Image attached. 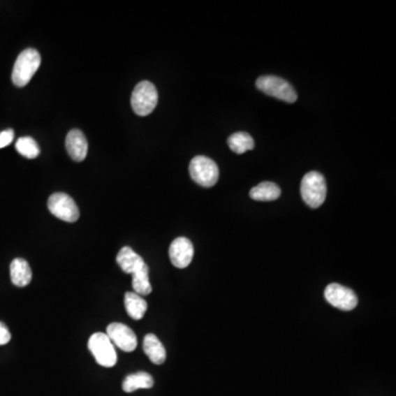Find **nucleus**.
<instances>
[{"instance_id": "1", "label": "nucleus", "mask_w": 396, "mask_h": 396, "mask_svg": "<svg viewBox=\"0 0 396 396\" xmlns=\"http://www.w3.org/2000/svg\"><path fill=\"white\" fill-rule=\"evenodd\" d=\"M41 64V55L36 49H26L17 57L13 65V84L18 87H24L34 78L36 71L39 70Z\"/></svg>"}, {"instance_id": "2", "label": "nucleus", "mask_w": 396, "mask_h": 396, "mask_svg": "<svg viewBox=\"0 0 396 396\" xmlns=\"http://www.w3.org/2000/svg\"><path fill=\"white\" fill-rule=\"evenodd\" d=\"M300 194L309 207H321L327 196V184L324 175L316 171L308 172L300 183Z\"/></svg>"}, {"instance_id": "3", "label": "nucleus", "mask_w": 396, "mask_h": 396, "mask_svg": "<svg viewBox=\"0 0 396 396\" xmlns=\"http://www.w3.org/2000/svg\"><path fill=\"white\" fill-rule=\"evenodd\" d=\"M159 95L156 86L148 80H143L132 91L131 106L139 116H148L158 105Z\"/></svg>"}, {"instance_id": "4", "label": "nucleus", "mask_w": 396, "mask_h": 396, "mask_svg": "<svg viewBox=\"0 0 396 396\" xmlns=\"http://www.w3.org/2000/svg\"><path fill=\"white\" fill-rule=\"evenodd\" d=\"M189 174L200 186L212 187L219 179V168L212 159L197 156L189 163Z\"/></svg>"}, {"instance_id": "5", "label": "nucleus", "mask_w": 396, "mask_h": 396, "mask_svg": "<svg viewBox=\"0 0 396 396\" xmlns=\"http://www.w3.org/2000/svg\"><path fill=\"white\" fill-rule=\"evenodd\" d=\"M256 87L262 93L286 101L290 104L298 101V94H296L295 89L286 80L277 78V76H261L256 80Z\"/></svg>"}, {"instance_id": "6", "label": "nucleus", "mask_w": 396, "mask_h": 396, "mask_svg": "<svg viewBox=\"0 0 396 396\" xmlns=\"http://www.w3.org/2000/svg\"><path fill=\"white\" fill-rule=\"evenodd\" d=\"M88 349L93 353L95 360L101 367L112 368L116 365V350L106 334L103 332L94 334L88 340Z\"/></svg>"}, {"instance_id": "7", "label": "nucleus", "mask_w": 396, "mask_h": 396, "mask_svg": "<svg viewBox=\"0 0 396 396\" xmlns=\"http://www.w3.org/2000/svg\"><path fill=\"white\" fill-rule=\"evenodd\" d=\"M50 212L59 219L66 223H75L80 218V210L72 197L65 193H55L47 200Z\"/></svg>"}, {"instance_id": "8", "label": "nucleus", "mask_w": 396, "mask_h": 396, "mask_svg": "<svg viewBox=\"0 0 396 396\" xmlns=\"http://www.w3.org/2000/svg\"><path fill=\"white\" fill-rule=\"evenodd\" d=\"M325 298L330 305L344 311L355 309L358 305V298L351 288L332 283L327 286L324 293Z\"/></svg>"}, {"instance_id": "9", "label": "nucleus", "mask_w": 396, "mask_h": 396, "mask_svg": "<svg viewBox=\"0 0 396 396\" xmlns=\"http://www.w3.org/2000/svg\"><path fill=\"white\" fill-rule=\"evenodd\" d=\"M106 335L112 344L117 346L122 351L132 352L137 348V336L127 325L112 323L107 327Z\"/></svg>"}, {"instance_id": "10", "label": "nucleus", "mask_w": 396, "mask_h": 396, "mask_svg": "<svg viewBox=\"0 0 396 396\" xmlns=\"http://www.w3.org/2000/svg\"><path fill=\"white\" fill-rule=\"evenodd\" d=\"M168 256L174 267L185 269L189 267L194 256V247L185 237L176 238L168 249Z\"/></svg>"}, {"instance_id": "11", "label": "nucleus", "mask_w": 396, "mask_h": 396, "mask_svg": "<svg viewBox=\"0 0 396 396\" xmlns=\"http://www.w3.org/2000/svg\"><path fill=\"white\" fill-rule=\"evenodd\" d=\"M65 147L71 158L75 162H82L87 156L88 142L85 135L78 129L71 130L65 141Z\"/></svg>"}, {"instance_id": "12", "label": "nucleus", "mask_w": 396, "mask_h": 396, "mask_svg": "<svg viewBox=\"0 0 396 396\" xmlns=\"http://www.w3.org/2000/svg\"><path fill=\"white\" fill-rule=\"evenodd\" d=\"M117 263L119 264L122 271L128 274H135L139 270L147 265L145 260L139 254H135L130 247H124L116 258Z\"/></svg>"}, {"instance_id": "13", "label": "nucleus", "mask_w": 396, "mask_h": 396, "mask_svg": "<svg viewBox=\"0 0 396 396\" xmlns=\"http://www.w3.org/2000/svg\"><path fill=\"white\" fill-rule=\"evenodd\" d=\"M10 277L11 282L18 288H24L30 284L32 280V271L28 262L20 258L13 260L10 264Z\"/></svg>"}, {"instance_id": "14", "label": "nucleus", "mask_w": 396, "mask_h": 396, "mask_svg": "<svg viewBox=\"0 0 396 396\" xmlns=\"http://www.w3.org/2000/svg\"><path fill=\"white\" fill-rule=\"evenodd\" d=\"M143 351L154 365H163L166 359V351L162 342L156 335L148 334L143 340Z\"/></svg>"}, {"instance_id": "15", "label": "nucleus", "mask_w": 396, "mask_h": 396, "mask_svg": "<svg viewBox=\"0 0 396 396\" xmlns=\"http://www.w3.org/2000/svg\"><path fill=\"white\" fill-rule=\"evenodd\" d=\"M124 307L132 319L140 321L148 309V304L135 292H127L124 294Z\"/></svg>"}, {"instance_id": "16", "label": "nucleus", "mask_w": 396, "mask_h": 396, "mask_svg": "<svg viewBox=\"0 0 396 396\" xmlns=\"http://www.w3.org/2000/svg\"><path fill=\"white\" fill-rule=\"evenodd\" d=\"M249 195L252 200L258 202H271L281 196V189L272 182H263L251 189Z\"/></svg>"}, {"instance_id": "17", "label": "nucleus", "mask_w": 396, "mask_h": 396, "mask_svg": "<svg viewBox=\"0 0 396 396\" xmlns=\"http://www.w3.org/2000/svg\"><path fill=\"white\" fill-rule=\"evenodd\" d=\"M153 384H154V381L149 373L137 372L130 374L124 379L122 390L126 393H132V392L140 390V388H151Z\"/></svg>"}, {"instance_id": "18", "label": "nucleus", "mask_w": 396, "mask_h": 396, "mask_svg": "<svg viewBox=\"0 0 396 396\" xmlns=\"http://www.w3.org/2000/svg\"><path fill=\"white\" fill-rule=\"evenodd\" d=\"M228 145L230 150L237 154H244L247 151L254 150V141L247 132H236L229 137Z\"/></svg>"}, {"instance_id": "19", "label": "nucleus", "mask_w": 396, "mask_h": 396, "mask_svg": "<svg viewBox=\"0 0 396 396\" xmlns=\"http://www.w3.org/2000/svg\"><path fill=\"white\" fill-rule=\"evenodd\" d=\"M132 288L135 294L140 296L149 295L152 292L150 280H149V267L145 265L135 274H132Z\"/></svg>"}, {"instance_id": "20", "label": "nucleus", "mask_w": 396, "mask_h": 396, "mask_svg": "<svg viewBox=\"0 0 396 396\" xmlns=\"http://www.w3.org/2000/svg\"><path fill=\"white\" fill-rule=\"evenodd\" d=\"M16 149L21 156L28 159H36L40 153L39 145L31 137H22L18 139Z\"/></svg>"}, {"instance_id": "21", "label": "nucleus", "mask_w": 396, "mask_h": 396, "mask_svg": "<svg viewBox=\"0 0 396 396\" xmlns=\"http://www.w3.org/2000/svg\"><path fill=\"white\" fill-rule=\"evenodd\" d=\"M15 132L13 129H7L5 131L0 132V149L5 148L7 145L13 142Z\"/></svg>"}, {"instance_id": "22", "label": "nucleus", "mask_w": 396, "mask_h": 396, "mask_svg": "<svg viewBox=\"0 0 396 396\" xmlns=\"http://www.w3.org/2000/svg\"><path fill=\"white\" fill-rule=\"evenodd\" d=\"M10 340L11 335L8 327L0 321V346L8 344Z\"/></svg>"}]
</instances>
